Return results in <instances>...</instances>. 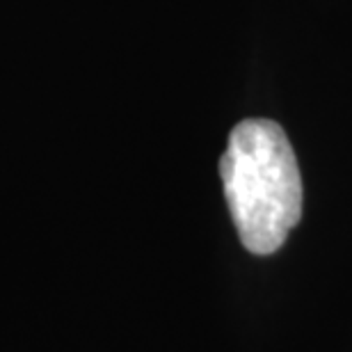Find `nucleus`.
Here are the masks:
<instances>
[{
    "instance_id": "f257e3e1",
    "label": "nucleus",
    "mask_w": 352,
    "mask_h": 352,
    "mask_svg": "<svg viewBox=\"0 0 352 352\" xmlns=\"http://www.w3.org/2000/svg\"><path fill=\"white\" fill-rule=\"evenodd\" d=\"M220 176L243 248L274 254L302 217V176L286 131L272 119H243L229 133Z\"/></svg>"
}]
</instances>
